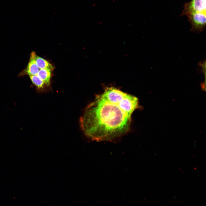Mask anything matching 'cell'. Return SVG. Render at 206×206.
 <instances>
[{"instance_id":"obj_1","label":"cell","mask_w":206,"mask_h":206,"mask_svg":"<svg viewBox=\"0 0 206 206\" xmlns=\"http://www.w3.org/2000/svg\"><path fill=\"white\" fill-rule=\"evenodd\" d=\"M138 106L136 97L107 88L85 109L80 118V128L92 140H112L128 131L131 115Z\"/></svg>"},{"instance_id":"obj_2","label":"cell","mask_w":206,"mask_h":206,"mask_svg":"<svg viewBox=\"0 0 206 206\" xmlns=\"http://www.w3.org/2000/svg\"><path fill=\"white\" fill-rule=\"evenodd\" d=\"M186 15L191 25V31L201 32L204 30L206 24V13H193Z\"/></svg>"},{"instance_id":"obj_3","label":"cell","mask_w":206,"mask_h":206,"mask_svg":"<svg viewBox=\"0 0 206 206\" xmlns=\"http://www.w3.org/2000/svg\"><path fill=\"white\" fill-rule=\"evenodd\" d=\"M206 0H192L185 5L181 16L193 13H206Z\"/></svg>"},{"instance_id":"obj_4","label":"cell","mask_w":206,"mask_h":206,"mask_svg":"<svg viewBox=\"0 0 206 206\" xmlns=\"http://www.w3.org/2000/svg\"><path fill=\"white\" fill-rule=\"evenodd\" d=\"M34 52L31 53L30 59L26 67L19 74V76L27 75L29 76L37 75L40 69L37 66L34 60Z\"/></svg>"},{"instance_id":"obj_5","label":"cell","mask_w":206,"mask_h":206,"mask_svg":"<svg viewBox=\"0 0 206 206\" xmlns=\"http://www.w3.org/2000/svg\"><path fill=\"white\" fill-rule=\"evenodd\" d=\"M52 70L49 69H41L37 75L43 80L45 85L47 87L50 86Z\"/></svg>"},{"instance_id":"obj_6","label":"cell","mask_w":206,"mask_h":206,"mask_svg":"<svg viewBox=\"0 0 206 206\" xmlns=\"http://www.w3.org/2000/svg\"><path fill=\"white\" fill-rule=\"evenodd\" d=\"M34 59L37 66L40 69H53V66L46 60L37 56L35 52Z\"/></svg>"},{"instance_id":"obj_7","label":"cell","mask_w":206,"mask_h":206,"mask_svg":"<svg viewBox=\"0 0 206 206\" xmlns=\"http://www.w3.org/2000/svg\"><path fill=\"white\" fill-rule=\"evenodd\" d=\"M30 79L32 83L40 90H43L45 85L43 80L37 75L29 76Z\"/></svg>"}]
</instances>
